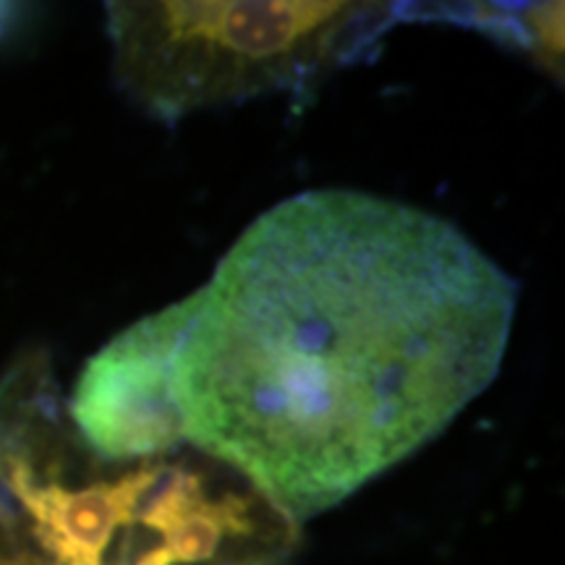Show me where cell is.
<instances>
[{"instance_id": "obj_1", "label": "cell", "mask_w": 565, "mask_h": 565, "mask_svg": "<svg viewBox=\"0 0 565 565\" xmlns=\"http://www.w3.org/2000/svg\"><path fill=\"white\" fill-rule=\"evenodd\" d=\"M189 299L173 356L183 440L299 524L494 383L519 282L440 215L317 189L263 212Z\"/></svg>"}, {"instance_id": "obj_2", "label": "cell", "mask_w": 565, "mask_h": 565, "mask_svg": "<svg viewBox=\"0 0 565 565\" xmlns=\"http://www.w3.org/2000/svg\"><path fill=\"white\" fill-rule=\"evenodd\" d=\"M0 500L34 565H291L299 547V524L192 445L95 454L42 353L0 380Z\"/></svg>"}, {"instance_id": "obj_3", "label": "cell", "mask_w": 565, "mask_h": 565, "mask_svg": "<svg viewBox=\"0 0 565 565\" xmlns=\"http://www.w3.org/2000/svg\"><path fill=\"white\" fill-rule=\"evenodd\" d=\"M404 3L131 0L108 3L118 87L160 121L252 97L312 89L364 61Z\"/></svg>"}, {"instance_id": "obj_4", "label": "cell", "mask_w": 565, "mask_h": 565, "mask_svg": "<svg viewBox=\"0 0 565 565\" xmlns=\"http://www.w3.org/2000/svg\"><path fill=\"white\" fill-rule=\"evenodd\" d=\"M192 299L168 303L129 324L84 366L68 419L95 454L134 461L186 445L173 401V356Z\"/></svg>"}, {"instance_id": "obj_5", "label": "cell", "mask_w": 565, "mask_h": 565, "mask_svg": "<svg viewBox=\"0 0 565 565\" xmlns=\"http://www.w3.org/2000/svg\"><path fill=\"white\" fill-rule=\"evenodd\" d=\"M0 21H3V6H0Z\"/></svg>"}]
</instances>
